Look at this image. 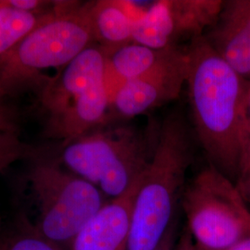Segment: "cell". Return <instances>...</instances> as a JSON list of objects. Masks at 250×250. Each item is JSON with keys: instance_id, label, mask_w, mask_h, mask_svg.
<instances>
[{"instance_id": "1", "label": "cell", "mask_w": 250, "mask_h": 250, "mask_svg": "<svg viewBox=\"0 0 250 250\" xmlns=\"http://www.w3.org/2000/svg\"><path fill=\"white\" fill-rule=\"evenodd\" d=\"M191 116L209 164L235 184L244 146V107L249 83L232 70L204 35L187 47Z\"/></svg>"}, {"instance_id": "2", "label": "cell", "mask_w": 250, "mask_h": 250, "mask_svg": "<svg viewBox=\"0 0 250 250\" xmlns=\"http://www.w3.org/2000/svg\"><path fill=\"white\" fill-rule=\"evenodd\" d=\"M191 137L179 109L170 111L160 124L156 149L134 197L127 250H156L174 223L193 161Z\"/></svg>"}, {"instance_id": "3", "label": "cell", "mask_w": 250, "mask_h": 250, "mask_svg": "<svg viewBox=\"0 0 250 250\" xmlns=\"http://www.w3.org/2000/svg\"><path fill=\"white\" fill-rule=\"evenodd\" d=\"M160 124L141 129L101 126L63 146L62 162L110 199L123 196L143 175L157 146Z\"/></svg>"}, {"instance_id": "4", "label": "cell", "mask_w": 250, "mask_h": 250, "mask_svg": "<svg viewBox=\"0 0 250 250\" xmlns=\"http://www.w3.org/2000/svg\"><path fill=\"white\" fill-rule=\"evenodd\" d=\"M93 41L90 2H57L49 17L0 62V99L36 83L43 71L64 68Z\"/></svg>"}, {"instance_id": "5", "label": "cell", "mask_w": 250, "mask_h": 250, "mask_svg": "<svg viewBox=\"0 0 250 250\" xmlns=\"http://www.w3.org/2000/svg\"><path fill=\"white\" fill-rule=\"evenodd\" d=\"M105 70L104 50L89 46L42 86L46 134L62 140V146L107 123L109 97Z\"/></svg>"}, {"instance_id": "6", "label": "cell", "mask_w": 250, "mask_h": 250, "mask_svg": "<svg viewBox=\"0 0 250 250\" xmlns=\"http://www.w3.org/2000/svg\"><path fill=\"white\" fill-rule=\"evenodd\" d=\"M36 204V231L63 250L106 203L104 195L58 161H38L26 174Z\"/></svg>"}, {"instance_id": "7", "label": "cell", "mask_w": 250, "mask_h": 250, "mask_svg": "<svg viewBox=\"0 0 250 250\" xmlns=\"http://www.w3.org/2000/svg\"><path fill=\"white\" fill-rule=\"evenodd\" d=\"M198 250H220L250 237V208L236 185L209 164L185 187L181 197Z\"/></svg>"}, {"instance_id": "8", "label": "cell", "mask_w": 250, "mask_h": 250, "mask_svg": "<svg viewBox=\"0 0 250 250\" xmlns=\"http://www.w3.org/2000/svg\"><path fill=\"white\" fill-rule=\"evenodd\" d=\"M222 0H161L151 4L134 28L133 42L156 49L178 47L203 36L216 21Z\"/></svg>"}, {"instance_id": "9", "label": "cell", "mask_w": 250, "mask_h": 250, "mask_svg": "<svg viewBox=\"0 0 250 250\" xmlns=\"http://www.w3.org/2000/svg\"><path fill=\"white\" fill-rule=\"evenodd\" d=\"M187 50L177 47L168 58L142 76L128 81L117 90L109 110L123 120H130L178 99L187 83Z\"/></svg>"}, {"instance_id": "10", "label": "cell", "mask_w": 250, "mask_h": 250, "mask_svg": "<svg viewBox=\"0 0 250 250\" xmlns=\"http://www.w3.org/2000/svg\"><path fill=\"white\" fill-rule=\"evenodd\" d=\"M141 178L121 197L106 202L81 229L71 250H127L132 209Z\"/></svg>"}, {"instance_id": "11", "label": "cell", "mask_w": 250, "mask_h": 250, "mask_svg": "<svg viewBox=\"0 0 250 250\" xmlns=\"http://www.w3.org/2000/svg\"><path fill=\"white\" fill-rule=\"evenodd\" d=\"M204 36L232 70L250 82V29L242 0L224 1L218 18Z\"/></svg>"}, {"instance_id": "12", "label": "cell", "mask_w": 250, "mask_h": 250, "mask_svg": "<svg viewBox=\"0 0 250 250\" xmlns=\"http://www.w3.org/2000/svg\"><path fill=\"white\" fill-rule=\"evenodd\" d=\"M146 9L127 0L90 2L94 40L101 44L105 52L133 43L134 24Z\"/></svg>"}, {"instance_id": "13", "label": "cell", "mask_w": 250, "mask_h": 250, "mask_svg": "<svg viewBox=\"0 0 250 250\" xmlns=\"http://www.w3.org/2000/svg\"><path fill=\"white\" fill-rule=\"evenodd\" d=\"M179 47V46H178ZM177 47L156 49L137 43H130L106 54V83L110 101L125 83L149 72Z\"/></svg>"}, {"instance_id": "14", "label": "cell", "mask_w": 250, "mask_h": 250, "mask_svg": "<svg viewBox=\"0 0 250 250\" xmlns=\"http://www.w3.org/2000/svg\"><path fill=\"white\" fill-rule=\"evenodd\" d=\"M50 13L19 10L9 6L7 0H0V62Z\"/></svg>"}, {"instance_id": "15", "label": "cell", "mask_w": 250, "mask_h": 250, "mask_svg": "<svg viewBox=\"0 0 250 250\" xmlns=\"http://www.w3.org/2000/svg\"><path fill=\"white\" fill-rule=\"evenodd\" d=\"M0 250H63L39 234L31 221L22 218L9 228L0 229Z\"/></svg>"}, {"instance_id": "16", "label": "cell", "mask_w": 250, "mask_h": 250, "mask_svg": "<svg viewBox=\"0 0 250 250\" xmlns=\"http://www.w3.org/2000/svg\"><path fill=\"white\" fill-rule=\"evenodd\" d=\"M34 154L35 150L20 139L17 132H0V172Z\"/></svg>"}, {"instance_id": "17", "label": "cell", "mask_w": 250, "mask_h": 250, "mask_svg": "<svg viewBox=\"0 0 250 250\" xmlns=\"http://www.w3.org/2000/svg\"><path fill=\"white\" fill-rule=\"evenodd\" d=\"M250 165V82L248 85L244 107V146L240 173Z\"/></svg>"}, {"instance_id": "18", "label": "cell", "mask_w": 250, "mask_h": 250, "mask_svg": "<svg viewBox=\"0 0 250 250\" xmlns=\"http://www.w3.org/2000/svg\"><path fill=\"white\" fill-rule=\"evenodd\" d=\"M0 132H17L15 115L9 107L0 103Z\"/></svg>"}, {"instance_id": "19", "label": "cell", "mask_w": 250, "mask_h": 250, "mask_svg": "<svg viewBox=\"0 0 250 250\" xmlns=\"http://www.w3.org/2000/svg\"><path fill=\"white\" fill-rule=\"evenodd\" d=\"M9 6L14 9L27 11V12H34L39 13V10L43 8L47 3L46 1H40V0H7Z\"/></svg>"}, {"instance_id": "20", "label": "cell", "mask_w": 250, "mask_h": 250, "mask_svg": "<svg viewBox=\"0 0 250 250\" xmlns=\"http://www.w3.org/2000/svg\"><path fill=\"white\" fill-rule=\"evenodd\" d=\"M235 185L241 193L242 197H244L250 208V165L246 170L242 171Z\"/></svg>"}, {"instance_id": "21", "label": "cell", "mask_w": 250, "mask_h": 250, "mask_svg": "<svg viewBox=\"0 0 250 250\" xmlns=\"http://www.w3.org/2000/svg\"><path fill=\"white\" fill-rule=\"evenodd\" d=\"M175 233H176V220L170 225L169 230L167 231L165 236L161 240V244L155 250H175V247H176Z\"/></svg>"}, {"instance_id": "22", "label": "cell", "mask_w": 250, "mask_h": 250, "mask_svg": "<svg viewBox=\"0 0 250 250\" xmlns=\"http://www.w3.org/2000/svg\"><path fill=\"white\" fill-rule=\"evenodd\" d=\"M175 250H195V244L188 229H185L182 233L181 238L176 244Z\"/></svg>"}, {"instance_id": "23", "label": "cell", "mask_w": 250, "mask_h": 250, "mask_svg": "<svg viewBox=\"0 0 250 250\" xmlns=\"http://www.w3.org/2000/svg\"><path fill=\"white\" fill-rule=\"evenodd\" d=\"M195 250H198L195 248ZM220 250H250V237L245 238L241 241L237 242L232 246Z\"/></svg>"}, {"instance_id": "24", "label": "cell", "mask_w": 250, "mask_h": 250, "mask_svg": "<svg viewBox=\"0 0 250 250\" xmlns=\"http://www.w3.org/2000/svg\"><path fill=\"white\" fill-rule=\"evenodd\" d=\"M243 9L245 11V15L248 21V24L250 29V0H242Z\"/></svg>"}, {"instance_id": "25", "label": "cell", "mask_w": 250, "mask_h": 250, "mask_svg": "<svg viewBox=\"0 0 250 250\" xmlns=\"http://www.w3.org/2000/svg\"><path fill=\"white\" fill-rule=\"evenodd\" d=\"M0 229H1V220H0Z\"/></svg>"}]
</instances>
